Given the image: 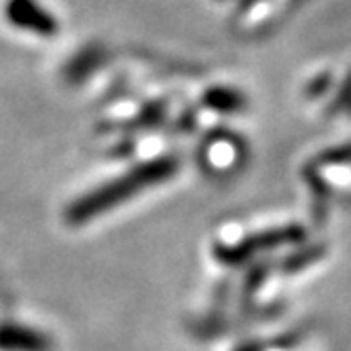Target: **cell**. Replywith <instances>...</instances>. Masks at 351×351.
<instances>
[{
  "mask_svg": "<svg viewBox=\"0 0 351 351\" xmlns=\"http://www.w3.org/2000/svg\"><path fill=\"white\" fill-rule=\"evenodd\" d=\"M180 161L176 157H161L155 161H148L142 165H136L128 173L119 176L117 180H110L95 191L83 195L77 199L66 212V218L70 224H83L87 220H93L110 212L112 208L121 206L123 202H130L136 195H140L146 189H153L178 171Z\"/></svg>",
  "mask_w": 351,
  "mask_h": 351,
  "instance_id": "obj_1",
  "label": "cell"
},
{
  "mask_svg": "<svg viewBox=\"0 0 351 351\" xmlns=\"http://www.w3.org/2000/svg\"><path fill=\"white\" fill-rule=\"evenodd\" d=\"M7 17L15 28H21L32 34L53 36L58 32V21L36 0H9Z\"/></svg>",
  "mask_w": 351,
  "mask_h": 351,
  "instance_id": "obj_2",
  "label": "cell"
},
{
  "mask_svg": "<svg viewBox=\"0 0 351 351\" xmlns=\"http://www.w3.org/2000/svg\"><path fill=\"white\" fill-rule=\"evenodd\" d=\"M296 237V231L294 229H286V231H269V233H263V235H254L250 237L229 250H224L220 252V258H224V263H239L241 258H247L256 252H263V250H269V247H275V245H282L284 241H292Z\"/></svg>",
  "mask_w": 351,
  "mask_h": 351,
  "instance_id": "obj_3",
  "label": "cell"
},
{
  "mask_svg": "<svg viewBox=\"0 0 351 351\" xmlns=\"http://www.w3.org/2000/svg\"><path fill=\"white\" fill-rule=\"evenodd\" d=\"M208 102L216 104L218 110H224V104H227V110H235V106L241 104V95L235 91H214L208 95Z\"/></svg>",
  "mask_w": 351,
  "mask_h": 351,
  "instance_id": "obj_4",
  "label": "cell"
}]
</instances>
